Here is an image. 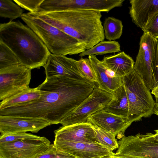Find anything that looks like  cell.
Instances as JSON below:
<instances>
[{
  "label": "cell",
  "mask_w": 158,
  "mask_h": 158,
  "mask_svg": "<svg viewBox=\"0 0 158 158\" xmlns=\"http://www.w3.org/2000/svg\"><path fill=\"white\" fill-rule=\"evenodd\" d=\"M101 61L106 67L122 77L128 74L134 68V60L123 51L105 56Z\"/></svg>",
  "instance_id": "d6986e66"
},
{
  "label": "cell",
  "mask_w": 158,
  "mask_h": 158,
  "mask_svg": "<svg viewBox=\"0 0 158 158\" xmlns=\"http://www.w3.org/2000/svg\"><path fill=\"white\" fill-rule=\"evenodd\" d=\"M123 83L128 102L129 116L137 121L143 117H150L153 114L155 101L150 90L134 68L123 77Z\"/></svg>",
  "instance_id": "5b68a950"
},
{
  "label": "cell",
  "mask_w": 158,
  "mask_h": 158,
  "mask_svg": "<svg viewBox=\"0 0 158 158\" xmlns=\"http://www.w3.org/2000/svg\"><path fill=\"white\" fill-rule=\"evenodd\" d=\"M41 137L26 132L13 133L0 135V143L11 142L18 140L37 139Z\"/></svg>",
  "instance_id": "f1b7e54d"
},
{
  "label": "cell",
  "mask_w": 158,
  "mask_h": 158,
  "mask_svg": "<svg viewBox=\"0 0 158 158\" xmlns=\"http://www.w3.org/2000/svg\"><path fill=\"white\" fill-rule=\"evenodd\" d=\"M156 39L158 36V11L150 13L147 21L142 30Z\"/></svg>",
  "instance_id": "83f0119b"
},
{
  "label": "cell",
  "mask_w": 158,
  "mask_h": 158,
  "mask_svg": "<svg viewBox=\"0 0 158 158\" xmlns=\"http://www.w3.org/2000/svg\"><path fill=\"white\" fill-rule=\"evenodd\" d=\"M153 88L158 86V38L155 39L152 63Z\"/></svg>",
  "instance_id": "f546056e"
},
{
  "label": "cell",
  "mask_w": 158,
  "mask_h": 158,
  "mask_svg": "<svg viewBox=\"0 0 158 158\" xmlns=\"http://www.w3.org/2000/svg\"><path fill=\"white\" fill-rule=\"evenodd\" d=\"M41 94V91L38 86L33 88L29 87L2 100L0 103V110L38 99L40 97Z\"/></svg>",
  "instance_id": "44dd1931"
},
{
  "label": "cell",
  "mask_w": 158,
  "mask_h": 158,
  "mask_svg": "<svg viewBox=\"0 0 158 158\" xmlns=\"http://www.w3.org/2000/svg\"><path fill=\"white\" fill-rule=\"evenodd\" d=\"M19 64V60L15 53L0 41V69Z\"/></svg>",
  "instance_id": "484cf974"
},
{
  "label": "cell",
  "mask_w": 158,
  "mask_h": 158,
  "mask_svg": "<svg viewBox=\"0 0 158 158\" xmlns=\"http://www.w3.org/2000/svg\"><path fill=\"white\" fill-rule=\"evenodd\" d=\"M108 158H147L146 157H139V156H135V157H129L126 156H121L116 155L115 153L111 156L109 157Z\"/></svg>",
  "instance_id": "836d02e7"
},
{
  "label": "cell",
  "mask_w": 158,
  "mask_h": 158,
  "mask_svg": "<svg viewBox=\"0 0 158 158\" xmlns=\"http://www.w3.org/2000/svg\"><path fill=\"white\" fill-rule=\"evenodd\" d=\"M103 110L106 112L122 117H130L128 102L123 85L116 90L111 100Z\"/></svg>",
  "instance_id": "ffe728a7"
},
{
  "label": "cell",
  "mask_w": 158,
  "mask_h": 158,
  "mask_svg": "<svg viewBox=\"0 0 158 158\" xmlns=\"http://www.w3.org/2000/svg\"><path fill=\"white\" fill-rule=\"evenodd\" d=\"M78 61L79 70L83 77L86 80L97 85V77L88 58L81 57Z\"/></svg>",
  "instance_id": "4316f807"
},
{
  "label": "cell",
  "mask_w": 158,
  "mask_h": 158,
  "mask_svg": "<svg viewBox=\"0 0 158 158\" xmlns=\"http://www.w3.org/2000/svg\"><path fill=\"white\" fill-rule=\"evenodd\" d=\"M153 134L148 132L123 136L118 141L119 147L115 154L121 156L158 158V142L154 139Z\"/></svg>",
  "instance_id": "52a82bcc"
},
{
  "label": "cell",
  "mask_w": 158,
  "mask_h": 158,
  "mask_svg": "<svg viewBox=\"0 0 158 158\" xmlns=\"http://www.w3.org/2000/svg\"><path fill=\"white\" fill-rule=\"evenodd\" d=\"M31 70L21 64L0 69V100L29 88Z\"/></svg>",
  "instance_id": "ba28073f"
},
{
  "label": "cell",
  "mask_w": 158,
  "mask_h": 158,
  "mask_svg": "<svg viewBox=\"0 0 158 158\" xmlns=\"http://www.w3.org/2000/svg\"><path fill=\"white\" fill-rule=\"evenodd\" d=\"M129 14L133 23L142 30L149 14L158 11V0H131Z\"/></svg>",
  "instance_id": "ac0fdd59"
},
{
  "label": "cell",
  "mask_w": 158,
  "mask_h": 158,
  "mask_svg": "<svg viewBox=\"0 0 158 158\" xmlns=\"http://www.w3.org/2000/svg\"><path fill=\"white\" fill-rule=\"evenodd\" d=\"M23 10L13 0H0V16L9 18L11 21L21 17Z\"/></svg>",
  "instance_id": "cb8c5ba5"
},
{
  "label": "cell",
  "mask_w": 158,
  "mask_h": 158,
  "mask_svg": "<svg viewBox=\"0 0 158 158\" xmlns=\"http://www.w3.org/2000/svg\"><path fill=\"white\" fill-rule=\"evenodd\" d=\"M136 121L137 120L133 117H122L103 110L90 116L87 122L116 136L118 134L123 135L127 129L133 122Z\"/></svg>",
  "instance_id": "9a60e30c"
},
{
  "label": "cell",
  "mask_w": 158,
  "mask_h": 158,
  "mask_svg": "<svg viewBox=\"0 0 158 158\" xmlns=\"http://www.w3.org/2000/svg\"><path fill=\"white\" fill-rule=\"evenodd\" d=\"M88 58L96 74L97 87L107 92L114 94L123 85V77L104 66L95 56L89 55Z\"/></svg>",
  "instance_id": "e0dca14e"
},
{
  "label": "cell",
  "mask_w": 158,
  "mask_h": 158,
  "mask_svg": "<svg viewBox=\"0 0 158 158\" xmlns=\"http://www.w3.org/2000/svg\"><path fill=\"white\" fill-rule=\"evenodd\" d=\"M38 158H76L51 144L48 149Z\"/></svg>",
  "instance_id": "4dcf8cb0"
},
{
  "label": "cell",
  "mask_w": 158,
  "mask_h": 158,
  "mask_svg": "<svg viewBox=\"0 0 158 158\" xmlns=\"http://www.w3.org/2000/svg\"><path fill=\"white\" fill-rule=\"evenodd\" d=\"M43 67L46 78L62 76L88 81L80 72L78 60L65 56L51 53Z\"/></svg>",
  "instance_id": "4fadbf2b"
},
{
  "label": "cell",
  "mask_w": 158,
  "mask_h": 158,
  "mask_svg": "<svg viewBox=\"0 0 158 158\" xmlns=\"http://www.w3.org/2000/svg\"><path fill=\"white\" fill-rule=\"evenodd\" d=\"M53 144L76 158H108L114 153L98 143L54 139Z\"/></svg>",
  "instance_id": "8fae6325"
},
{
  "label": "cell",
  "mask_w": 158,
  "mask_h": 158,
  "mask_svg": "<svg viewBox=\"0 0 158 158\" xmlns=\"http://www.w3.org/2000/svg\"><path fill=\"white\" fill-rule=\"evenodd\" d=\"M48 121L26 117L0 116V135L16 132L36 133L51 125Z\"/></svg>",
  "instance_id": "5bb4252c"
},
{
  "label": "cell",
  "mask_w": 158,
  "mask_h": 158,
  "mask_svg": "<svg viewBox=\"0 0 158 158\" xmlns=\"http://www.w3.org/2000/svg\"><path fill=\"white\" fill-rule=\"evenodd\" d=\"M124 0H44L39 9L42 12L79 9L108 13L123 6Z\"/></svg>",
  "instance_id": "9c48e42d"
},
{
  "label": "cell",
  "mask_w": 158,
  "mask_h": 158,
  "mask_svg": "<svg viewBox=\"0 0 158 158\" xmlns=\"http://www.w3.org/2000/svg\"><path fill=\"white\" fill-rule=\"evenodd\" d=\"M151 93L154 95L155 98V103H158V86L153 88Z\"/></svg>",
  "instance_id": "d6a6232c"
},
{
  "label": "cell",
  "mask_w": 158,
  "mask_h": 158,
  "mask_svg": "<svg viewBox=\"0 0 158 158\" xmlns=\"http://www.w3.org/2000/svg\"><path fill=\"white\" fill-rule=\"evenodd\" d=\"M155 40L148 33L143 32L140 38L139 50L134 66L135 70L151 90L153 88L152 63Z\"/></svg>",
  "instance_id": "7c38bea8"
},
{
  "label": "cell",
  "mask_w": 158,
  "mask_h": 158,
  "mask_svg": "<svg viewBox=\"0 0 158 158\" xmlns=\"http://www.w3.org/2000/svg\"><path fill=\"white\" fill-rule=\"evenodd\" d=\"M51 144L44 136L0 143V158H38Z\"/></svg>",
  "instance_id": "30bf717a"
},
{
  "label": "cell",
  "mask_w": 158,
  "mask_h": 158,
  "mask_svg": "<svg viewBox=\"0 0 158 158\" xmlns=\"http://www.w3.org/2000/svg\"><path fill=\"white\" fill-rule=\"evenodd\" d=\"M21 18L52 54L73 55L79 54L86 50L83 43L37 17L24 13Z\"/></svg>",
  "instance_id": "277c9868"
},
{
  "label": "cell",
  "mask_w": 158,
  "mask_h": 158,
  "mask_svg": "<svg viewBox=\"0 0 158 158\" xmlns=\"http://www.w3.org/2000/svg\"><path fill=\"white\" fill-rule=\"evenodd\" d=\"M153 114H155L158 116V103L155 104Z\"/></svg>",
  "instance_id": "e575fe53"
},
{
  "label": "cell",
  "mask_w": 158,
  "mask_h": 158,
  "mask_svg": "<svg viewBox=\"0 0 158 158\" xmlns=\"http://www.w3.org/2000/svg\"><path fill=\"white\" fill-rule=\"evenodd\" d=\"M113 94L96 87L92 93L69 113L60 123L66 126L87 122L90 116L107 106Z\"/></svg>",
  "instance_id": "8992f818"
},
{
  "label": "cell",
  "mask_w": 158,
  "mask_h": 158,
  "mask_svg": "<svg viewBox=\"0 0 158 158\" xmlns=\"http://www.w3.org/2000/svg\"><path fill=\"white\" fill-rule=\"evenodd\" d=\"M155 134H153V137L154 139L158 142V129L155 130Z\"/></svg>",
  "instance_id": "d590c367"
},
{
  "label": "cell",
  "mask_w": 158,
  "mask_h": 158,
  "mask_svg": "<svg viewBox=\"0 0 158 158\" xmlns=\"http://www.w3.org/2000/svg\"><path fill=\"white\" fill-rule=\"evenodd\" d=\"M0 41L13 51L20 64L31 70L44 67L51 54L36 34L19 21L0 24Z\"/></svg>",
  "instance_id": "3957f363"
},
{
  "label": "cell",
  "mask_w": 158,
  "mask_h": 158,
  "mask_svg": "<svg viewBox=\"0 0 158 158\" xmlns=\"http://www.w3.org/2000/svg\"><path fill=\"white\" fill-rule=\"evenodd\" d=\"M55 139L98 143L93 125L89 123L60 127L54 131Z\"/></svg>",
  "instance_id": "2e32d148"
},
{
  "label": "cell",
  "mask_w": 158,
  "mask_h": 158,
  "mask_svg": "<svg viewBox=\"0 0 158 158\" xmlns=\"http://www.w3.org/2000/svg\"><path fill=\"white\" fill-rule=\"evenodd\" d=\"M105 38L109 41H115L121 36L123 26L120 20L112 17L105 19L103 25Z\"/></svg>",
  "instance_id": "603a6c76"
},
{
  "label": "cell",
  "mask_w": 158,
  "mask_h": 158,
  "mask_svg": "<svg viewBox=\"0 0 158 158\" xmlns=\"http://www.w3.org/2000/svg\"><path fill=\"white\" fill-rule=\"evenodd\" d=\"M156 38H158V36H157Z\"/></svg>",
  "instance_id": "8d00e7d4"
},
{
  "label": "cell",
  "mask_w": 158,
  "mask_h": 158,
  "mask_svg": "<svg viewBox=\"0 0 158 158\" xmlns=\"http://www.w3.org/2000/svg\"><path fill=\"white\" fill-rule=\"evenodd\" d=\"M83 43L86 50L105 39L101 12L79 9L28 12Z\"/></svg>",
  "instance_id": "7a4b0ae2"
},
{
  "label": "cell",
  "mask_w": 158,
  "mask_h": 158,
  "mask_svg": "<svg viewBox=\"0 0 158 158\" xmlns=\"http://www.w3.org/2000/svg\"><path fill=\"white\" fill-rule=\"evenodd\" d=\"M98 143L112 151L119 147L118 141L112 133L93 125Z\"/></svg>",
  "instance_id": "d4e9b609"
},
{
  "label": "cell",
  "mask_w": 158,
  "mask_h": 158,
  "mask_svg": "<svg viewBox=\"0 0 158 158\" xmlns=\"http://www.w3.org/2000/svg\"><path fill=\"white\" fill-rule=\"evenodd\" d=\"M21 7L33 13L37 12L44 0H13Z\"/></svg>",
  "instance_id": "1f68e13d"
},
{
  "label": "cell",
  "mask_w": 158,
  "mask_h": 158,
  "mask_svg": "<svg viewBox=\"0 0 158 158\" xmlns=\"http://www.w3.org/2000/svg\"><path fill=\"white\" fill-rule=\"evenodd\" d=\"M120 45L119 43L116 41H101L93 47L79 54L82 57L89 55H102L110 53H115L121 52Z\"/></svg>",
  "instance_id": "7402d4cb"
},
{
  "label": "cell",
  "mask_w": 158,
  "mask_h": 158,
  "mask_svg": "<svg viewBox=\"0 0 158 158\" xmlns=\"http://www.w3.org/2000/svg\"><path fill=\"white\" fill-rule=\"evenodd\" d=\"M38 86L39 99L0 110V116L41 119L58 124L96 87L88 81L62 76L46 77Z\"/></svg>",
  "instance_id": "6da1fadb"
}]
</instances>
